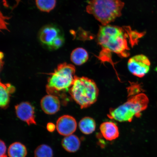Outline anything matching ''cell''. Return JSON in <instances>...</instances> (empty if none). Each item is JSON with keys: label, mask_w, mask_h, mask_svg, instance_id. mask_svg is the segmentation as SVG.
Segmentation results:
<instances>
[{"label": "cell", "mask_w": 157, "mask_h": 157, "mask_svg": "<svg viewBox=\"0 0 157 157\" xmlns=\"http://www.w3.org/2000/svg\"><path fill=\"white\" fill-rule=\"evenodd\" d=\"M63 147L67 151L73 153L77 151L80 146V141L78 136L71 135L64 137L62 141Z\"/></svg>", "instance_id": "13"}, {"label": "cell", "mask_w": 157, "mask_h": 157, "mask_svg": "<svg viewBox=\"0 0 157 157\" xmlns=\"http://www.w3.org/2000/svg\"><path fill=\"white\" fill-rule=\"evenodd\" d=\"M144 33L132 31L128 27H120L108 25L100 27L97 36L98 44L102 52H113L122 57H127L130 50L128 39L134 42L144 35Z\"/></svg>", "instance_id": "1"}, {"label": "cell", "mask_w": 157, "mask_h": 157, "mask_svg": "<svg viewBox=\"0 0 157 157\" xmlns=\"http://www.w3.org/2000/svg\"><path fill=\"white\" fill-rule=\"evenodd\" d=\"M124 6L121 0H90L86 10L102 25H105L121 16Z\"/></svg>", "instance_id": "2"}, {"label": "cell", "mask_w": 157, "mask_h": 157, "mask_svg": "<svg viewBox=\"0 0 157 157\" xmlns=\"http://www.w3.org/2000/svg\"><path fill=\"white\" fill-rule=\"evenodd\" d=\"M89 58V55L85 49L78 48L74 49L71 54L70 59L74 64L81 66L86 63Z\"/></svg>", "instance_id": "14"}, {"label": "cell", "mask_w": 157, "mask_h": 157, "mask_svg": "<svg viewBox=\"0 0 157 157\" xmlns=\"http://www.w3.org/2000/svg\"><path fill=\"white\" fill-rule=\"evenodd\" d=\"M150 60L147 56L143 54H139L132 57L128 62L127 67L133 75L142 78L150 71Z\"/></svg>", "instance_id": "6"}, {"label": "cell", "mask_w": 157, "mask_h": 157, "mask_svg": "<svg viewBox=\"0 0 157 157\" xmlns=\"http://www.w3.org/2000/svg\"><path fill=\"white\" fill-rule=\"evenodd\" d=\"M16 1H20V0H16Z\"/></svg>", "instance_id": "23"}, {"label": "cell", "mask_w": 157, "mask_h": 157, "mask_svg": "<svg viewBox=\"0 0 157 157\" xmlns=\"http://www.w3.org/2000/svg\"><path fill=\"white\" fill-rule=\"evenodd\" d=\"M27 154L26 147L20 142L13 143L10 145L8 150L9 157H26Z\"/></svg>", "instance_id": "15"}, {"label": "cell", "mask_w": 157, "mask_h": 157, "mask_svg": "<svg viewBox=\"0 0 157 157\" xmlns=\"http://www.w3.org/2000/svg\"><path fill=\"white\" fill-rule=\"evenodd\" d=\"M37 7L40 11L49 13L56 7V0H36Z\"/></svg>", "instance_id": "17"}, {"label": "cell", "mask_w": 157, "mask_h": 157, "mask_svg": "<svg viewBox=\"0 0 157 157\" xmlns=\"http://www.w3.org/2000/svg\"><path fill=\"white\" fill-rule=\"evenodd\" d=\"M16 113L17 117L29 125L36 124L35 116L34 109L31 104L23 102L16 105Z\"/></svg>", "instance_id": "8"}, {"label": "cell", "mask_w": 157, "mask_h": 157, "mask_svg": "<svg viewBox=\"0 0 157 157\" xmlns=\"http://www.w3.org/2000/svg\"><path fill=\"white\" fill-rule=\"evenodd\" d=\"M35 157H53V152L52 149L48 145H40L34 151Z\"/></svg>", "instance_id": "18"}, {"label": "cell", "mask_w": 157, "mask_h": 157, "mask_svg": "<svg viewBox=\"0 0 157 157\" xmlns=\"http://www.w3.org/2000/svg\"><path fill=\"white\" fill-rule=\"evenodd\" d=\"M77 122L71 116L64 115L61 117L57 121L56 128L59 134L64 136L71 135L77 128Z\"/></svg>", "instance_id": "7"}, {"label": "cell", "mask_w": 157, "mask_h": 157, "mask_svg": "<svg viewBox=\"0 0 157 157\" xmlns=\"http://www.w3.org/2000/svg\"><path fill=\"white\" fill-rule=\"evenodd\" d=\"M56 125L52 123H49L47 125V129L49 132H54L56 129Z\"/></svg>", "instance_id": "22"}, {"label": "cell", "mask_w": 157, "mask_h": 157, "mask_svg": "<svg viewBox=\"0 0 157 157\" xmlns=\"http://www.w3.org/2000/svg\"><path fill=\"white\" fill-rule=\"evenodd\" d=\"M40 105L43 111L48 115H53L59 110L60 102L57 96L48 94L41 100Z\"/></svg>", "instance_id": "10"}, {"label": "cell", "mask_w": 157, "mask_h": 157, "mask_svg": "<svg viewBox=\"0 0 157 157\" xmlns=\"http://www.w3.org/2000/svg\"><path fill=\"white\" fill-rule=\"evenodd\" d=\"M149 99L144 93H139L132 96L123 105L111 109L108 116L119 122H131L135 117L141 114L148 107Z\"/></svg>", "instance_id": "3"}, {"label": "cell", "mask_w": 157, "mask_h": 157, "mask_svg": "<svg viewBox=\"0 0 157 157\" xmlns=\"http://www.w3.org/2000/svg\"><path fill=\"white\" fill-rule=\"evenodd\" d=\"M61 34V31L58 26L54 25H48L41 29L39 33L38 39L41 44L48 46Z\"/></svg>", "instance_id": "9"}, {"label": "cell", "mask_w": 157, "mask_h": 157, "mask_svg": "<svg viewBox=\"0 0 157 157\" xmlns=\"http://www.w3.org/2000/svg\"><path fill=\"white\" fill-rule=\"evenodd\" d=\"M96 122L94 119L90 117H85L82 118L78 123L80 131L86 135L91 134L96 129Z\"/></svg>", "instance_id": "16"}, {"label": "cell", "mask_w": 157, "mask_h": 157, "mask_svg": "<svg viewBox=\"0 0 157 157\" xmlns=\"http://www.w3.org/2000/svg\"><path fill=\"white\" fill-rule=\"evenodd\" d=\"M69 93L82 109L90 106L97 101L99 89L93 80L87 77L76 76Z\"/></svg>", "instance_id": "4"}, {"label": "cell", "mask_w": 157, "mask_h": 157, "mask_svg": "<svg viewBox=\"0 0 157 157\" xmlns=\"http://www.w3.org/2000/svg\"><path fill=\"white\" fill-rule=\"evenodd\" d=\"M100 129L103 137L107 140H114L119 136L118 127L112 121H107L102 123Z\"/></svg>", "instance_id": "11"}, {"label": "cell", "mask_w": 157, "mask_h": 157, "mask_svg": "<svg viewBox=\"0 0 157 157\" xmlns=\"http://www.w3.org/2000/svg\"><path fill=\"white\" fill-rule=\"evenodd\" d=\"M76 68L73 65L63 63L59 64L53 73L50 74L46 87L49 94L69 91L73 85Z\"/></svg>", "instance_id": "5"}, {"label": "cell", "mask_w": 157, "mask_h": 157, "mask_svg": "<svg viewBox=\"0 0 157 157\" xmlns=\"http://www.w3.org/2000/svg\"><path fill=\"white\" fill-rule=\"evenodd\" d=\"M14 87L10 84L0 83V106L2 109H6L8 106L10 96L14 93Z\"/></svg>", "instance_id": "12"}, {"label": "cell", "mask_w": 157, "mask_h": 157, "mask_svg": "<svg viewBox=\"0 0 157 157\" xmlns=\"http://www.w3.org/2000/svg\"><path fill=\"white\" fill-rule=\"evenodd\" d=\"M7 17H5L2 15L1 13V29H7L6 26L7 23L5 21V20L7 19Z\"/></svg>", "instance_id": "21"}, {"label": "cell", "mask_w": 157, "mask_h": 157, "mask_svg": "<svg viewBox=\"0 0 157 157\" xmlns=\"http://www.w3.org/2000/svg\"><path fill=\"white\" fill-rule=\"evenodd\" d=\"M0 149H1V153H0V157H7L6 154L7 148L5 143L2 140L0 141Z\"/></svg>", "instance_id": "20"}, {"label": "cell", "mask_w": 157, "mask_h": 157, "mask_svg": "<svg viewBox=\"0 0 157 157\" xmlns=\"http://www.w3.org/2000/svg\"><path fill=\"white\" fill-rule=\"evenodd\" d=\"M65 39L63 35H59L52 41L51 44L47 46L50 50H55L61 48L64 44Z\"/></svg>", "instance_id": "19"}]
</instances>
